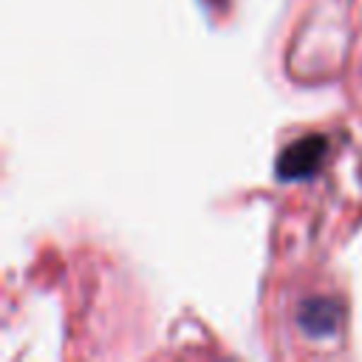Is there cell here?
I'll return each mask as SVG.
<instances>
[{
	"label": "cell",
	"instance_id": "6da1fadb",
	"mask_svg": "<svg viewBox=\"0 0 362 362\" xmlns=\"http://www.w3.org/2000/svg\"><path fill=\"white\" fill-rule=\"evenodd\" d=\"M294 322L314 339H331L342 325V303L334 294H311L297 303Z\"/></svg>",
	"mask_w": 362,
	"mask_h": 362
},
{
	"label": "cell",
	"instance_id": "7a4b0ae2",
	"mask_svg": "<svg viewBox=\"0 0 362 362\" xmlns=\"http://www.w3.org/2000/svg\"><path fill=\"white\" fill-rule=\"evenodd\" d=\"M328 156V139L320 133H311L294 144H288L277 161V175L286 181H300L308 178L320 170V164Z\"/></svg>",
	"mask_w": 362,
	"mask_h": 362
}]
</instances>
